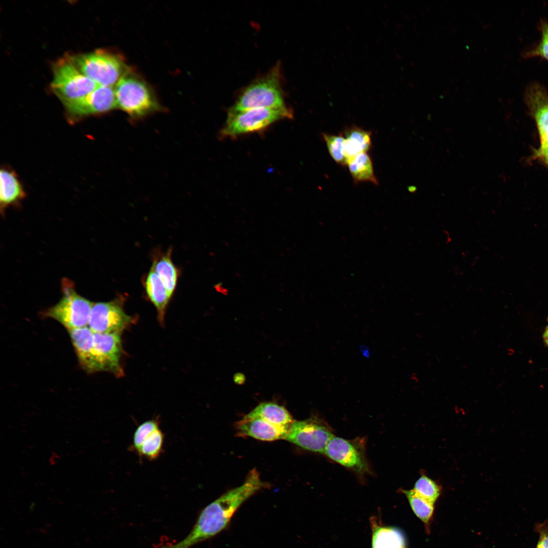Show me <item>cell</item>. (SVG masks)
<instances>
[{
    "instance_id": "6da1fadb",
    "label": "cell",
    "mask_w": 548,
    "mask_h": 548,
    "mask_svg": "<svg viewBox=\"0 0 548 548\" xmlns=\"http://www.w3.org/2000/svg\"><path fill=\"white\" fill-rule=\"evenodd\" d=\"M256 468L247 474L242 485L226 492L210 503L200 513L193 528L183 539L160 548H189L223 530L239 506L259 490L267 487Z\"/></svg>"
},
{
    "instance_id": "7a4b0ae2",
    "label": "cell",
    "mask_w": 548,
    "mask_h": 548,
    "mask_svg": "<svg viewBox=\"0 0 548 548\" xmlns=\"http://www.w3.org/2000/svg\"><path fill=\"white\" fill-rule=\"evenodd\" d=\"M117 106L133 119H139L162 110L150 86L129 70L116 84Z\"/></svg>"
},
{
    "instance_id": "3957f363",
    "label": "cell",
    "mask_w": 548,
    "mask_h": 548,
    "mask_svg": "<svg viewBox=\"0 0 548 548\" xmlns=\"http://www.w3.org/2000/svg\"><path fill=\"white\" fill-rule=\"evenodd\" d=\"M67 57L82 73L99 86L113 87L129 70L121 56L105 50Z\"/></svg>"
},
{
    "instance_id": "277c9868",
    "label": "cell",
    "mask_w": 548,
    "mask_h": 548,
    "mask_svg": "<svg viewBox=\"0 0 548 548\" xmlns=\"http://www.w3.org/2000/svg\"><path fill=\"white\" fill-rule=\"evenodd\" d=\"M285 106L280 65L278 64L245 88L230 110L242 111L257 108H280Z\"/></svg>"
},
{
    "instance_id": "5b68a950",
    "label": "cell",
    "mask_w": 548,
    "mask_h": 548,
    "mask_svg": "<svg viewBox=\"0 0 548 548\" xmlns=\"http://www.w3.org/2000/svg\"><path fill=\"white\" fill-rule=\"evenodd\" d=\"M62 296L54 305L43 312L45 317L52 318L67 330L86 327L93 303L79 295L72 281H61Z\"/></svg>"
},
{
    "instance_id": "8992f818",
    "label": "cell",
    "mask_w": 548,
    "mask_h": 548,
    "mask_svg": "<svg viewBox=\"0 0 548 548\" xmlns=\"http://www.w3.org/2000/svg\"><path fill=\"white\" fill-rule=\"evenodd\" d=\"M293 114L292 110L286 106L242 111L229 110L221 135L223 138H233L262 130L280 120L292 118Z\"/></svg>"
},
{
    "instance_id": "52a82bcc",
    "label": "cell",
    "mask_w": 548,
    "mask_h": 548,
    "mask_svg": "<svg viewBox=\"0 0 548 548\" xmlns=\"http://www.w3.org/2000/svg\"><path fill=\"white\" fill-rule=\"evenodd\" d=\"M51 86L64 104L85 96L99 85L82 73L66 57L53 65Z\"/></svg>"
},
{
    "instance_id": "ba28073f",
    "label": "cell",
    "mask_w": 548,
    "mask_h": 548,
    "mask_svg": "<svg viewBox=\"0 0 548 548\" xmlns=\"http://www.w3.org/2000/svg\"><path fill=\"white\" fill-rule=\"evenodd\" d=\"M123 301L120 296L108 302L93 303L88 327L94 333L121 334L134 321L124 312Z\"/></svg>"
},
{
    "instance_id": "9c48e42d",
    "label": "cell",
    "mask_w": 548,
    "mask_h": 548,
    "mask_svg": "<svg viewBox=\"0 0 548 548\" xmlns=\"http://www.w3.org/2000/svg\"><path fill=\"white\" fill-rule=\"evenodd\" d=\"M63 104L71 122L87 116L105 113L118 107L115 89L103 86L82 98Z\"/></svg>"
},
{
    "instance_id": "30bf717a",
    "label": "cell",
    "mask_w": 548,
    "mask_h": 548,
    "mask_svg": "<svg viewBox=\"0 0 548 548\" xmlns=\"http://www.w3.org/2000/svg\"><path fill=\"white\" fill-rule=\"evenodd\" d=\"M334 436L331 430L317 419L294 421L286 440L306 450L325 453L326 447Z\"/></svg>"
},
{
    "instance_id": "8fae6325",
    "label": "cell",
    "mask_w": 548,
    "mask_h": 548,
    "mask_svg": "<svg viewBox=\"0 0 548 548\" xmlns=\"http://www.w3.org/2000/svg\"><path fill=\"white\" fill-rule=\"evenodd\" d=\"M93 347L99 371L110 372L118 376L122 375L121 333H94Z\"/></svg>"
},
{
    "instance_id": "7c38bea8",
    "label": "cell",
    "mask_w": 548,
    "mask_h": 548,
    "mask_svg": "<svg viewBox=\"0 0 548 548\" xmlns=\"http://www.w3.org/2000/svg\"><path fill=\"white\" fill-rule=\"evenodd\" d=\"M325 453L334 461L358 472L368 471L364 451L357 442L334 436L328 441Z\"/></svg>"
},
{
    "instance_id": "4fadbf2b",
    "label": "cell",
    "mask_w": 548,
    "mask_h": 548,
    "mask_svg": "<svg viewBox=\"0 0 548 548\" xmlns=\"http://www.w3.org/2000/svg\"><path fill=\"white\" fill-rule=\"evenodd\" d=\"M290 427L276 425L261 418L246 415L235 424L239 436H250L264 441L286 439Z\"/></svg>"
},
{
    "instance_id": "5bb4252c",
    "label": "cell",
    "mask_w": 548,
    "mask_h": 548,
    "mask_svg": "<svg viewBox=\"0 0 548 548\" xmlns=\"http://www.w3.org/2000/svg\"><path fill=\"white\" fill-rule=\"evenodd\" d=\"M67 330L82 367L89 373L99 371L93 347L94 332L87 326Z\"/></svg>"
},
{
    "instance_id": "9a60e30c",
    "label": "cell",
    "mask_w": 548,
    "mask_h": 548,
    "mask_svg": "<svg viewBox=\"0 0 548 548\" xmlns=\"http://www.w3.org/2000/svg\"><path fill=\"white\" fill-rule=\"evenodd\" d=\"M525 102L535 119L539 133L548 130V92L538 82L529 85L524 93Z\"/></svg>"
},
{
    "instance_id": "2e32d148",
    "label": "cell",
    "mask_w": 548,
    "mask_h": 548,
    "mask_svg": "<svg viewBox=\"0 0 548 548\" xmlns=\"http://www.w3.org/2000/svg\"><path fill=\"white\" fill-rule=\"evenodd\" d=\"M25 196L16 173L7 168L0 172V207L2 215L8 207L19 203Z\"/></svg>"
},
{
    "instance_id": "e0dca14e",
    "label": "cell",
    "mask_w": 548,
    "mask_h": 548,
    "mask_svg": "<svg viewBox=\"0 0 548 548\" xmlns=\"http://www.w3.org/2000/svg\"><path fill=\"white\" fill-rule=\"evenodd\" d=\"M145 286L148 297L157 310L159 320L162 322L171 296L159 276L152 269L146 277Z\"/></svg>"
},
{
    "instance_id": "ac0fdd59",
    "label": "cell",
    "mask_w": 548,
    "mask_h": 548,
    "mask_svg": "<svg viewBox=\"0 0 548 548\" xmlns=\"http://www.w3.org/2000/svg\"><path fill=\"white\" fill-rule=\"evenodd\" d=\"M246 416L261 418L281 426H290L294 422L291 415L285 407L271 402L260 403Z\"/></svg>"
},
{
    "instance_id": "d6986e66",
    "label": "cell",
    "mask_w": 548,
    "mask_h": 548,
    "mask_svg": "<svg viewBox=\"0 0 548 548\" xmlns=\"http://www.w3.org/2000/svg\"><path fill=\"white\" fill-rule=\"evenodd\" d=\"M372 548H404L405 540L402 532L397 528L379 525L371 520Z\"/></svg>"
},
{
    "instance_id": "ffe728a7",
    "label": "cell",
    "mask_w": 548,
    "mask_h": 548,
    "mask_svg": "<svg viewBox=\"0 0 548 548\" xmlns=\"http://www.w3.org/2000/svg\"><path fill=\"white\" fill-rule=\"evenodd\" d=\"M344 152L348 160L362 153H367L371 146V133L353 126L345 131Z\"/></svg>"
},
{
    "instance_id": "44dd1931",
    "label": "cell",
    "mask_w": 548,
    "mask_h": 548,
    "mask_svg": "<svg viewBox=\"0 0 548 548\" xmlns=\"http://www.w3.org/2000/svg\"><path fill=\"white\" fill-rule=\"evenodd\" d=\"M172 250L154 259L151 267L159 276L172 297L176 288L179 271L171 259Z\"/></svg>"
},
{
    "instance_id": "7402d4cb",
    "label": "cell",
    "mask_w": 548,
    "mask_h": 548,
    "mask_svg": "<svg viewBox=\"0 0 548 548\" xmlns=\"http://www.w3.org/2000/svg\"><path fill=\"white\" fill-rule=\"evenodd\" d=\"M346 165L355 182H369L378 185L372 161L367 153H360L351 158Z\"/></svg>"
},
{
    "instance_id": "603a6c76",
    "label": "cell",
    "mask_w": 548,
    "mask_h": 548,
    "mask_svg": "<svg viewBox=\"0 0 548 548\" xmlns=\"http://www.w3.org/2000/svg\"><path fill=\"white\" fill-rule=\"evenodd\" d=\"M416 516L429 529L430 521L433 515L434 503L416 494L413 490H402Z\"/></svg>"
},
{
    "instance_id": "cb8c5ba5",
    "label": "cell",
    "mask_w": 548,
    "mask_h": 548,
    "mask_svg": "<svg viewBox=\"0 0 548 548\" xmlns=\"http://www.w3.org/2000/svg\"><path fill=\"white\" fill-rule=\"evenodd\" d=\"M164 438V434L160 429L154 431L137 451L139 456L150 461L157 459L162 451Z\"/></svg>"
},
{
    "instance_id": "d4e9b609",
    "label": "cell",
    "mask_w": 548,
    "mask_h": 548,
    "mask_svg": "<svg viewBox=\"0 0 548 548\" xmlns=\"http://www.w3.org/2000/svg\"><path fill=\"white\" fill-rule=\"evenodd\" d=\"M413 490L419 496L435 503L440 494L441 488L433 480L422 474L415 482Z\"/></svg>"
},
{
    "instance_id": "484cf974",
    "label": "cell",
    "mask_w": 548,
    "mask_h": 548,
    "mask_svg": "<svg viewBox=\"0 0 548 548\" xmlns=\"http://www.w3.org/2000/svg\"><path fill=\"white\" fill-rule=\"evenodd\" d=\"M329 153L333 160L341 165H346L347 159L344 152L345 138L341 134L322 133Z\"/></svg>"
},
{
    "instance_id": "4316f807",
    "label": "cell",
    "mask_w": 548,
    "mask_h": 548,
    "mask_svg": "<svg viewBox=\"0 0 548 548\" xmlns=\"http://www.w3.org/2000/svg\"><path fill=\"white\" fill-rule=\"evenodd\" d=\"M159 426L158 418L147 420L139 425L134 432L130 450L137 452L146 438L154 431L159 429Z\"/></svg>"
},
{
    "instance_id": "83f0119b",
    "label": "cell",
    "mask_w": 548,
    "mask_h": 548,
    "mask_svg": "<svg viewBox=\"0 0 548 548\" xmlns=\"http://www.w3.org/2000/svg\"><path fill=\"white\" fill-rule=\"evenodd\" d=\"M541 37L537 45L525 53L527 57L540 56L548 60V24L543 22L541 26Z\"/></svg>"
},
{
    "instance_id": "f1b7e54d",
    "label": "cell",
    "mask_w": 548,
    "mask_h": 548,
    "mask_svg": "<svg viewBox=\"0 0 548 548\" xmlns=\"http://www.w3.org/2000/svg\"><path fill=\"white\" fill-rule=\"evenodd\" d=\"M539 539L536 548H548V524H539L536 526Z\"/></svg>"
},
{
    "instance_id": "f546056e",
    "label": "cell",
    "mask_w": 548,
    "mask_h": 548,
    "mask_svg": "<svg viewBox=\"0 0 548 548\" xmlns=\"http://www.w3.org/2000/svg\"><path fill=\"white\" fill-rule=\"evenodd\" d=\"M537 155L542 158L545 163L548 162V146L539 148L537 152Z\"/></svg>"
},
{
    "instance_id": "4dcf8cb0",
    "label": "cell",
    "mask_w": 548,
    "mask_h": 548,
    "mask_svg": "<svg viewBox=\"0 0 548 548\" xmlns=\"http://www.w3.org/2000/svg\"><path fill=\"white\" fill-rule=\"evenodd\" d=\"M245 379L244 374L241 373L235 374L233 378L234 381L238 384H243L245 381Z\"/></svg>"
},
{
    "instance_id": "1f68e13d",
    "label": "cell",
    "mask_w": 548,
    "mask_h": 548,
    "mask_svg": "<svg viewBox=\"0 0 548 548\" xmlns=\"http://www.w3.org/2000/svg\"><path fill=\"white\" fill-rule=\"evenodd\" d=\"M543 339L544 342L548 345V326L543 334Z\"/></svg>"
},
{
    "instance_id": "d6a6232c",
    "label": "cell",
    "mask_w": 548,
    "mask_h": 548,
    "mask_svg": "<svg viewBox=\"0 0 548 548\" xmlns=\"http://www.w3.org/2000/svg\"><path fill=\"white\" fill-rule=\"evenodd\" d=\"M548 165V162L546 163Z\"/></svg>"
},
{
    "instance_id": "836d02e7",
    "label": "cell",
    "mask_w": 548,
    "mask_h": 548,
    "mask_svg": "<svg viewBox=\"0 0 548 548\" xmlns=\"http://www.w3.org/2000/svg\"><path fill=\"white\" fill-rule=\"evenodd\" d=\"M547 24H548V22H547Z\"/></svg>"
},
{
    "instance_id": "e575fe53",
    "label": "cell",
    "mask_w": 548,
    "mask_h": 548,
    "mask_svg": "<svg viewBox=\"0 0 548 548\" xmlns=\"http://www.w3.org/2000/svg\"><path fill=\"white\" fill-rule=\"evenodd\" d=\"M404 548H405V547H404Z\"/></svg>"
}]
</instances>
